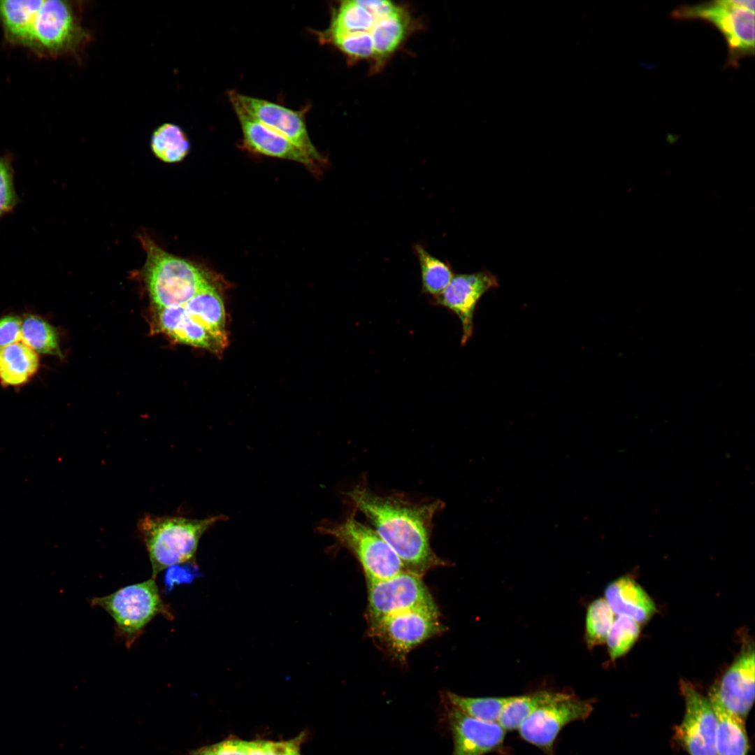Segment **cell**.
Returning a JSON list of instances; mask_svg holds the SVG:
<instances>
[{"label": "cell", "mask_w": 755, "mask_h": 755, "mask_svg": "<svg viewBox=\"0 0 755 755\" xmlns=\"http://www.w3.org/2000/svg\"><path fill=\"white\" fill-rule=\"evenodd\" d=\"M399 558L405 570L423 576L444 564L431 546L433 519L444 507L440 500L415 503L398 494L378 495L363 482L347 494Z\"/></svg>", "instance_id": "cell-1"}, {"label": "cell", "mask_w": 755, "mask_h": 755, "mask_svg": "<svg viewBox=\"0 0 755 755\" xmlns=\"http://www.w3.org/2000/svg\"><path fill=\"white\" fill-rule=\"evenodd\" d=\"M222 515L203 519L180 515L145 514L137 523V531L148 552L152 577L167 568L194 559L203 533L217 522L227 519Z\"/></svg>", "instance_id": "cell-2"}, {"label": "cell", "mask_w": 755, "mask_h": 755, "mask_svg": "<svg viewBox=\"0 0 755 755\" xmlns=\"http://www.w3.org/2000/svg\"><path fill=\"white\" fill-rule=\"evenodd\" d=\"M146 253L143 275L156 309L186 303L210 280L209 274L194 263L163 250L141 236Z\"/></svg>", "instance_id": "cell-3"}, {"label": "cell", "mask_w": 755, "mask_h": 755, "mask_svg": "<svg viewBox=\"0 0 755 755\" xmlns=\"http://www.w3.org/2000/svg\"><path fill=\"white\" fill-rule=\"evenodd\" d=\"M80 7L71 1L43 0L27 48L46 56L80 59L93 36L82 25Z\"/></svg>", "instance_id": "cell-4"}, {"label": "cell", "mask_w": 755, "mask_h": 755, "mask_svg": "<svg viewBox=\"0 0 755 755\" xmlns=\"http://www.w3.org/2000/svg\"><path fill=\"white\" fill-rule=\"evenodd\" d=\"M754 0L713 1L683 5L672 12L676 20H703L723 34L728 45L727 66L754 55Z\"/></svg>", "instance_id": "cell-5"}, {"label": "cell", "mask_w": 755, "mask_h": 755, "mask_svg": "<svg viewBox=\"0 0 755 755\" xmlns=\"http://www.w3.org/2000/svg\"><path fill=\"white\" fill-rule=\"evenodd\" d=\"M91 603L112 617L118 635L124 638L129 648L157 615L172 617L153 578L124 587L106 596L94 598Z\"/></svg>", "instance_id": "cell-6"}, {"label": "cell", "mask_w": 755, "mask_h": 755, "mask_svg": "<svg viewBox=\"0 0 755 755\" xmlns=\"http://www.w3.org/2000/svg\"><path fill=\"white\" fill-rule=\"evenodd\" d=\"M318 531L334 537L356 556L367 581L389 578L405 570L398 556L375 530L356 519L354 511L343 522L322 525Z\"/></svg>", "instance_id": "cell-7"}, {"label": "cell", "mask_w": 755, "mask_h": 755, "mask_svg": "<svg viewBox=\"0 0 755 755\" xmlns=\"http://www.w3.org/2000/svg\"><path fill=\"white\" fill-rule=\"evenodd\" d=\"M443 628L438 610L433 603L390 615L369 629L394 657L403 660L413 648Z\"/></svg>", "instance_id": "cell-8"}, {"label": "cell", "mask_w": 755, "mask_h": 755, "mask_svg": "<svg viewBox=\"0 0 755 755\" xmlns=\"http://www.w3.org/2000/svg\"><path fill=\"white\" fill-rule=\"evenodd\" d=\"M369 628L386 617L435 603L422 576L408 570L383 580L368 581Z\"/></svg>", "instance_id": "cell-9"}, {"label": "cell", "mask_w": 755, "mask_h": 755, "mask_svg": "<svg viewBox=\"0 0 755 755\" xmlns=\"http://www.w3.org/2000/svg\"><path fill=\"white\" fill-rule=\"evenodd\" d=\"M593 710L590 701L567 693L531 713L517 729L520 737L546 755H554L558 735L570 723L585 720Z\"/></svg>", "instance_id": "cell-10"}, {"label": "cell", "mask_w": 755, "mask_h": 755, "mask_svg": "<svg viewBox=\"0 0 755 755\" xmlns=\"http://www.w3.org/2000/svg\"><path fill=\"white\" fill-rule=\"evenodd\" d=\"M229 96L231 103L238 105L254 119L286 137L303 150L316 163L324 162V159L315 148L309 136L304 111L294 110L280 104L243 95L235 91H230Z\"/></svg>", "instance_id": "cell-11"}, {"label": "cell", "mask_w": 755, "mask_h": 755, "mask_svg": "<svg viewBox=\"0 0 755 755\" xmlns=\"http://www.w3.org/2000/svg\"><path fill=\"white\" fill-rule=\"evenodd\" d=\"M680 690L685 712L676 728L677 740L690 755H717V717L709 699L684 680L680 682Z\"/></svg>", "instance_id": "cell-12"}, {"label": "cell", "mask_w": 755, "mask_h": 755, "mask_svg": "<svg viewBox=\"0 0 755 755\" xmlns=\"http://www.w3.org/2000/svg\"><path fill=\"white\" fill-rule=\"evenodd\" d=\"M498 286L497 278L487 270L454 275L438 296L431 299V304L447 308L459 319L462 326L461 345H465L473 332V318L481 297Z\"/></svg>", "instance_id": "cell-13"}, {"label": "cell", "mask_w": 755, "mask_h": 755, "mask_svg": "<svg viewBox=\"0 0 755 755\" xmlns=\"http://www.w3.org/2000/svg\"><path fill=\"white\" fill-rule=\"evenodd\" d=\"M445 716L453 738V755L504 752L506 731L498 723L477 719L448 701L445 705Z\"/></svg>", "instance_id": "cell-14"}, {"label": "cell", "mask_w": 755, "mask_h": 755, "mask_svg": "<svg viewBox=\"0 0 755 755\" xmlns=\"http://www.w3.org/2000/svg\"><path fill=\"white\" fill-rule=\"evenodd\" d=\"M753 642L745 643L739 654L709 694L729 712L745 719L755 695V664Z\"/></svg>", "instance_id": "cell-15"}, {"label": "cell", "mask_w": 755, "mask_h": 755, "mask_svg": "<svg viewBox=\"0 0 755 755\" xmlns=\"http://www.w3.org/2000/svg\"><path fill=\"white\" fill-rule=\"evenodd\" d=\"M231 104L239 120L245 148L266 156L291 160L311 169L316 168V162L303 150L254 119L238 105Z\"/></svg>", "instance_id": "cell-16"}, {"label": "cell", "mask_w": 755, "mask_h": 755, "mask_svg": "<svg viewBox=\"0 0 755 755\" xmlns=\"http://www.w3.org/2000/svg\"><path fill=\"white\" fill-rule=\"evenodd\" d=\"M605 600L614 614L630 617L639 624L649 620L656 610L648 594L628 576L621 577L607 586Z\"/></svg>", "instance_id": "cell-17"}, {"label": "cell", "mask_w": 755, "mask_h": 755, "mask_svg": "<svg viewBox=\"0 0 755 755\" xmlns=\"http://www.w3.org/2000/svg\"><path fill=\"white\" fill-rule=\"evenodd\" d=\"M158 329L175 341L217 352L223 345L206 329L192 320L181 305L156 309Z\"/></svg>", "instance_id": "cell-18"}, {"label": "cell", "mask_w": 755, "mask_h": 755, "mask_svg": "<svg viewBox=\"0 0 755 755\" xmlns=\"http://www.w3.org/2000/svg\"><path fill=\"white\" fill-rule=\"evenodd\" d=\"M181 306L192 320L206 329L224 347L226 342L224 307L211 280Z\"/></svg>", "instance_id": "cell-19"}, {"label": "cell", "mask_w": 755, "mask_h": 755, "mask_svg": "<svg viewBox=\"0 0 755 755\" xmlns=\"http://www.w3.org/2000/svg\"><path fill=\"white\" fill-rule=\"evenodd\" d=\"M707 698L717 717V755H747L749 743L745 719L725 709L712 695L708 693Z\"/></svg>", "instance_id": "cell-20"}, {"label": "cell", "mask_w": 755, "mask_h": 755, "mask_svg": "<svg viewBox=\"0 0 755 755\" xmlns=\"http://www.w3.org/2000/svg\"><path fill=\"white\" fill-rule=\"evenodd\" d=\"M43 0L0 1V22L11 43L28 46L36 13Z\"/></svg>", "instance_id": "cell-21"}, {"label": "cell", "mask_w": 755, "mask_h": 755, "mask_svg": "<svg viewBox=\"0 0 755 755\" xmlns=\"http://www.w3.org/2000/svg\"><path fill=\"white\" fill-rule=\"evenodd\" d=\"M37 353L23 343L0 347V381L6 386L26 383L38 371Z\"/></svg>", "instance_id": "cell-22"}, {"label": "cell", "mask_w": 755, "mask_h": 755, "mask_svg": "<svg viewBox=\"0 0 755 755\" xmlns=\"http://www.w3.org/2000/svg\"><path fill=\"white\" fill-rule=\"evenodd\" d=\"M190 147L187 134L175 123L165 122L159 125L150 137L151 151L165 163L180 162L189 154Z\"/></svg>", "instance_id": "cell-23"}, {"label": "cell", "mask_w": 755, "mask_h": 755, "mask_svg": "<svg viewBox=\"0 0 755 755\" xmlns=\"http://www.w3.org/2000/svg\"><path fill=\"white\" fill-rule=\"evenodd\" d=\"M418 260L422 278V292L436 298L440 295L454 276L452 266L429 253L421 244L413 247Z\"/></svg>", "instance_id": "cell-24"}, {"label": "cell", "mask_w": 755, "mask_h": 755, "mask_svg": "<svg viewBox=\"0 0 755 755\" xmlns=\"http://www.w3.org/2000/svg\"><path fill=\"white\" fill-rule=\"evenodd\" d=\"M566 693V692L541 691L512 696L504 707L498 723L506 731L517 730L534 711L561 698Z\"/></svg>", "instance_id": "cell-25"}, {"label": "cell", "mask_w": 755, "mask_h": 755, "mask_svg": "<svg viewBox=\"0 0 755 755\" xmlns=\"http://www.w3.org/2000/svg\"><path fill=\"white\" fill-rule=\"evenodd\" d=\"M22 341L36 353L61 356L56 330L37 315H29L22 321Z\"/></svg>", "instance_id": "cell-26"}, {"label": "cell", "mask_w": 755, "mask_h": 755, "mask_svg": "<svg viewBox=\"0 0 755 755\" xmlns=\"http://www.w3.org/2000/svg\"><path fill=\"white\" fill-rule=\"evenodd\" d=\"M446 696L450 703L466 714L490 723L498 722L504 707L512 697H467L452 692H447Z\"/></svg>", "instance_id": "cell-27"}, {"label": "cell", "mask_w": 755, "mask_h": 755, "mask_svg": "<svg viewBox=\"0 0 755 755\" xmlns=\"http://www.w3.org/2000/svg\"><path fill=\"white\" fill-rule=\"evenodd\" d=\"M614 613L605 598H598L589 605L586 615V641L594 647L606 641L614 621Z\"/></svg>", "instance_id": "cell-28"}, {"label": "cell", "mask_w": 755, "mask_h": 755, "mask_svg": "<svg viewBox=\"0 0 755 755\" xmlns=\"http://www.w3.org/2000/svg\"><path fill=\"white\" fill-rule=\"evenodd\" d=\"M640 633L639 623L630 617L618 616L605 641L611 659H617L627 653L637 641Z\"/></svg>", "instance_id": "cell-29"}, {"label": "cell", "mask_w": 755, "mask_h": 755, "mask_svg": "<svg viewBox=\"0 0 755 755\" xmlns=\"http://www.w3.org/2000/svg\"><path fill=\"white\" fill-rule=\"evenodd\" d=\"M13 175L10 161L6 157H0V218L10 213L18 203Z\"/></svg>", "instance_id": "cell-30"}, {"label": "cell", "mask_w": 755, "mask_h": 755, "mask_svg": "<svg viewBox=\"0 0 755 755\" xmlns=\"http://www.w3.org/2000/svg\"><path fill=\"white\" fill-rule=\"evenodd\" d=\"M22 320L18 316L8 315L0 319V347L22 340Z\"/></svg>", "instance_id": "cell-31"}, {"label": "cell", "mask_w": 755, "mask_h": 755, "mask_svg": "<svg viewBox=\"0 0 755 755\" xmlns=\"http://www.w3.org/2000/svg\"><path fill=\"white\" fill-rule=\"evenodd\" d=\"M305 739L303 733L287 741H264L266 755H301L300 747Z\"/></svg>", "instance_id": "cell-32"}, {"label": "cell", "mask_w": 755, "mask_h": 755, "mask_svg": "<svg viewBox=\"0 0 755 755\" xmlns=\"http://www.w3.org/2000/svg\"><path fill=\"white\" fill-rule=\"evenodd\" d=\"M213 755H247L248 742L237 738L210 745Z\"/></svg>", "instance_id": "cell-33"}, {"label": "cell", "mask_w": 755, "mask_h": 755, "mask_svg": "<svg viewBox=\"0 0 755 755\" xmlns=\"http://www.w3.org/2000/svg\"><path fill=\"white\" fill-rule=\"evenodd\" d=\"M247 755H266L264 740L248 742Z\"/></svg>", "instance_id": "cell-34"}, {"label": "cell", "mask_w": 755, "mask_h": 755, "mask_svg": "<svg viewBox=\"0 0 755 755\" xmlns=\"http://www.w3.org/2000/svg\"><path fill=\"white\" fill-rule=\"evenodd\" d=\"M191 755H213L210 746L203 747L200 749L194 750L191 752Z\"/></svg>", "instance_id": "cell-35"}]
</instances>
